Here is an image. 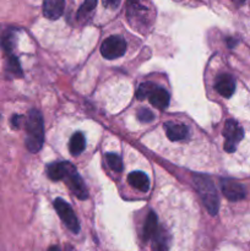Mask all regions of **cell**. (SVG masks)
Instances as JSON below:
<instances>
[{"instance_id": "cell-1", "label": "cell", "mask_w": 250, "mask_h": 251, "mask_svg": "<svg viewBox=\"0 0 250 251\" xmlns=\"http://www.w3.org/2000/svg\"><path fill=\"white\" fill-rule=\"evenodd\" d=\"M26 147L29 152H38L44 141L43 118L38 110L33 109L28 113L26 119Z\"/></svg>"}, {"instance_id": "cell-2", "label": "cell", "mask_w": 250, "mask_h": 251, "mask_svg": "<svg viewBox=\"0 0 250 251\" xmlns=\"http://www.w3.org/2000/svg\"><path fill=\"white\" fill-rule=\"evenodd\" d=\"M194 185L202 200L203 205L207 208L210 215H217L220 208V198L212 180L206 176H194Z\"/></svg>"}, {"instance_id": "cell-3", "label": "cell", "mask_w": 250, "mask_h": 251, "mask_svg": "<svg viewBox=\"0 0 250 251\" xmlns=\"http://www.w3.org/2000/svg\"><path fill=\"white\" fill-rule=\"evenodd\" d=\"M127 17L134 28L139 26H147L150 14L149 9L144 4V0H127Z\"/></svg>"}, {"instance_id": "cell-4", "label": "cell", "mask_w": 250, "mask_h": 251, "mask_svg": "<svg viewBox=\"0 0 250 251\" xmlns=\"http://www.w3.org/2000/svg\"><path fill=\"white\" fill-rule=\"evenodd\" d=\"M54 208L58 212L59 217L64 222V225L69 228L73 233L77 234L80 232V223H78L77 217H76L75 212H74L73 207L66 202L63 199H55L54 200Z\"/></svg>"}, {"instance_id": "cell-5", "label": "cell", "mask_w": 250, "mask_h": 251, "mask_svg": "<svg viewBox=\"0 0 250 251\" xmlns=\"http://www.w3.org/2000/svg\"><path fill=\"white\" fill-rule=\"evenodd\" d=\"M125 51H126V42L119 36L108 37L100 46V54L103 58L108 59V60L120 58L124 55Z\"/></svg>"}, {"instance_id": "cell-6", "label": "cell", "mask_w": 250, "mask_h": 251, "mask_svg": "<svg viewBox=\"0 0 250 251\" xmlns=\"http://www.w3.org/2000/svg\"><path fill=\"white\" fill-rule=\"evenodd\" d=\"M223 136H225V150L227 152H234L237 145L242 141L244 131L235 120H227L223 127Z\"/></svg>"}, {"instance_id": "cell-7", "label": "cell", "mask_w": 250, "mask_h": 251, "mask_svg": "<svg viewBox=\"0 0 250 251\" xmlns=\"http://www.w3.org/2000/svg\"><path fill=\"white\" fill-rule=\"evenodd\" d=\"M64 180L66 181V185L69 186V189L71 190V193L76 196L80 200H86L88 198L87 188H86L85 183H83L82 178L78 176L77 171H76L75 167L71 168V171L69 172L68 176H65Z\"/></svg>"}, {"instance_id": "cell-8", "label": "cell", "mask_w": 250, "mask_h": 251, "mask_svg": "<svg viewBox=\"0 0 250 251\" xmlns=\"http://www.w3.org/2000/svg\"><path fill=\"white\" fill-rule=\"evenodd\" d=\"M221 188H222L223 195L229 201H240L245 198L244 186L232 179H222Z\"/></svg>"}, {"instance_id": "cell-9", "label": "cell", "mask_w": 250, "mask_h": 251, "mask_svg": "<svg viewBox=\"0 0 250 251\" xmlns=\"http://www.w3.org/2000/svg\"><path fill=\"white\" fill-rule=\"evenodd\" d=\"M215 88L221 96L225 98H229L235 91V81L228 74H222L216 78Z\"/></svg>"}, {"instance_id": "cell-10", "label": "cell", "mask_w": 250, "mask_h": 251, "mask_svg": "<svg viewBox=\"0 0 250 251\" xmlns=\"http://www.w3.org/2000/svg\"><path fill=\"white\" fill-rule=\"evenodd\" d=\"M73 164L69 162H58V163H51L47 167V176L49 179L56 181V180H64L65 176H68L69 172L73 168Z\"/></svg>"}, {"instance_id": "cell-11", "label": "cell", "mask_w": 250, "mask_h": 251, "mask_svg": "<svg viewBox=\"0 0 250 251\" xmlns=\"http://www.w3.org/2000/svg\"><path fill=\"white\" fill-rule=\"evenodd\" d=\"M65 0H43V15L49 20H58L63 15Z\"/></svg>"}, {"instance_id": "cell-12", "label": "cell", "mask_w": 250, "mask_h": 251, "mask_svg": "<svg viewBox=\"0 0 250 251\" xmlns=\"http://www.w3.org/2000/svg\"><path fill=\"white\" fill-rule=\"evenodd\" d=\"M169 98H171L169 93L164 88L158 87V86H156L149 95L150 103L158 109H166L168 107Z\"/></svg>"}, {"instance_id": "cell-13", "label": "cell", "mask_w": 250, "mask_h": 251, "mask_svg": "<svg viewBox=\"0 0 250 251\" xmlns=\"http://www.w3.org/2000/svg\"><path fill=\"white\" fill-rule=\"evenodd\" d=\"M164 130L171 141H181L188 136V127L183 124H178V123L168 122L164 124Z\"/></svg>"}, {"instance_id": "cell-14", "label": "cell", "mask_w": 250, "mask_h": 251, "mask_svg": "<svg viewBox=\"0 0 250 251\" xmlns=\"http://www.w3.org/2000/svg\"><path fill=\"white\" fill-rule=\"evenodd\" d=\"M127 183L141 193H147L150 189V179L144 172H131L127 176Z\"/></svg>"}, {"instance_id": "cell-15", "label": "cell", "mask_w": 250, "mask_h": 251, "mask_svg": "<svg viewBox=\"0 0 250 251\" xmlns=\"http://www.w3.org/2000/svg\"><path fill=\"white\" fill-rule=\"evenodd\" d=\"M171 237L164 228H159L152 238L151 251H169Z\"/></svg>"}, {"instance_id": "cell-16", "label": "cell", "mask_w": 250, "mask_h": 251, "mask_svg": "<svg viewBox=\"0 0 250 251\" xmlns=\"http://www.w3.org/2000/svg\"><path fill=\"white\" fill-rule=\"evenodd\" d=\"M158 230V220H157V215L151 211V212L147 215L146 221H145L144 226V240H151L153 238V235L156 234V232Z\"/></svg>"}, {"instance_id": "cell-17", "label": "cell", "mask_w": 250, "mask_h": 251, "mask_svg": "<svg viewBox=\"0 0 250 251\" xmlns=\"http://www.w3.org/2000/svg\"><path fill=\"white\" fill-rule=\"evenodd\" d=\"M86 147V140L85 136L82 135V132H75V134L71 136L70 144H69V150H70V153L73 156H78L83 152Z\"/></svg>"}, {"instance_id": "cell-18", "label": "cell", "mask_w": 250, "mask_h": 251, "mask_svg": "<svg viewBox=\"0 0 250 251\" xmlns=\"http://www.w3.org/2000/svg\"><path fill=\"white\" fill-rule=\"evenodd\" d=\"M96 5H97V0H85L77 11L78 21H86L87 19H90L92 12L95 11Z\"/></svg>"}, {"instance_id": "cell-19", "label": "cell", "mask_w": 250, "mask_h": 251, "mask_svg": "<svg viewBox=\"0 0 250 251\" xmlns=\"http://www.w3.org/2000/svg\"><path fill=\"white\" fill-rule=\"evenodd\" d=\"M6 69H7V73H9L10 75L14 76V77H21L22 76V69L21 66H20L19 59H17L15 55H12V54H9Z\"/></svg>"}, {"instance_id": "cell-20", "label": "cell", "mask_w": 250, "mask_h": 251, "mask_svg": "<svg viewBox=\"0 0 250 251\" xmlns=\"http://www.w3.org/2000/svg\"><path fill=\"white\" fill-rule=\"evenodd\" d=\"M105 159H107L108 166L112 168V171L117 172V173H120L123 171V161L122 157L117 153H107L105 156Z\"/></svg>"}, {"instance_id": "cell-21", "label": "cell", "mask_w": 250, "mask_h": 251, "mask_svg": "<svg viewBox=\"0 0 250 251\" xmlns=\"http://www.w3.org/2000/svg\"><path fill=\"white\" fill-rule=\"evenodd\" d=\"M1 46L4 48V50L6 51L7 54H12V49H14L15 46V34L14 32L10 31L2 37L1 39Z\"/></svg>"}, {"instance_id": "cell-22", "label": "cell", "mask_w": 250, "mask_h": 251, "mask_svg": "<svg viewBox=\"0 0 250 251\" xmlns=\"http://www.w3.org/2000/svg\"><path fill=\"white\" fill-rule=\"evenodd\" d=\"M156 87V85H153L152 82H145L140 85V87L137 88L136 96L139 100H144L145 97H149V95L151 93V91Z\"/></svg>"}, {"instance_id": "cell-23", "label": "cell", "mask_w": 250, "mask_h": 251, "mask_svg": "<svg viewBox=\"0 0 250 251\" xmlns=\"http://www.w3.org/2000/svg\"><path fill=\"white\" fill-rule=\"evenodd\" d=\"M153 113L150 109H147V108H140V109L137 110V119H139L140 122L150 123L153 120Z\"/></svg>"}, {"instance_id": "cell-24", "label": "cell", "mask_w": 250, "mask_h": 251, "mask_svg": "<svg viewBox=\"0 0 250 251\" xmlns=\"http://www.w3.org/2000/svg\"><path fill=\"white\" fill-rule=\"evenodd\" d=\"M120 4V0H103V5L108 9H117Z\"/></svg>"}, {"instance_id": "cell-25", "label": "cell", "mask_w": 250, "mask_h": 251, "mask_svg": "<svg viewBox=\"0 0 250 251\" xmlns=\"http://www.w3.org/2000/svg\"><path fill=\"white\" fill-rule=\"evenodd\" d=\"M21 122H22L21 115H14V117H12L11 123H12V126L14 127H17V129H19L20 125H21Z\"/></svg>"}, {"instance_id": "cell-26", "label": "cell", "mask_w": 250, "mask_h": 251, "mask_svg": "<svg viewBox=\"0 0 250 251\" xmlns=\"http://www.w3.org/2000/svg\"><path fill=\"white\" fill-rule=\"evenodd\" d=\"M232 1L235 2L237 5H240V4H243V2L247 1V0H232Z\"/></svg>"}, {"instance_id": "cell-27", "label": "cell", "mask_w": 250, "mask_h": 251, "mask_svg": "<svg viewBox=\"0 0 250 251\" xmlns=\"http://www.w3.org/2000/svg\"><path fill=\"white\" fill-rule=\"evenodd\" d=\"M48 251H60V249H59L58 247H50Z\"/></svg>"}, {"instance_id": "cell-28", "label": "cell", "mask_w": 250, "mask_h": 251, "mask_svg": "<svg viewBox=\"0 0 250 251\" xmlns=\"http://www.w3.org/2000/svg\"><path fill=\"white\" fill-rule=\"evenodd\" d=\"M65 251H75V249H74V248L71 247V245H68V247L65 248Z\"/></svg>"}]
</instances>
